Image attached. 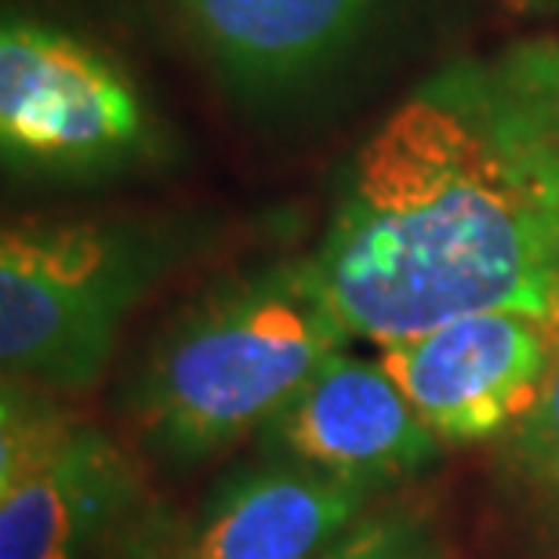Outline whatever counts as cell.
<instances>
[{"label": "cell", "instance_id": "obj_11", "mask_svg": "<svg viewBox=\"0 0 559 559\" xmlns=\"http://www.w3.org/2000/svg\"><path fill=\"white\" fill-rule=\"evenodd\" d=\"M421 545V527L407 512L367 516L317 559H407Z\"/></svg>", "mask_w": 559, "mask_h": 559}, {"label": "cell", "instance_id": "obj_1", "mask_svg": "<svg viewBox=\"0 0 559 559\" xmlns=\"http://www.w3.org/2000/svg\"><path fill=\"white\" fill-rule=\"evenodd\" d=\"M309 259L371 345L468 312L559 320V37L425 76L342 167Z\"/></svg>", "mask_w": 559, "mask_h": 559}, {"label": "cell", "instance_id": "obj_4", "mask_svg": "<svg viewBox=\"0 0 559 559\" xmlns=\"http://www.w3.org/2000/svg\"><path fill=\"white\" fill-rule=\"evenodd\" d=\"M0 150L33 175H109L164 160V120L114 55L37 19L0 29Z\"/></svg>", "mask_w": 559, "mask_h": 559}, {"label": "cell", "instance_id": "obj_12", "mask_svg": "<svg viewBox=\"0 0 559 559\" xmlns=\"http://www.w3.org/2000/svg\"><path fill=\"white\" fill-rule=\"evenodd\" d=\"M175 527H178V520L160 506L153 516H145L139 527H131L128 534H120L117 542L103 545V549H95L84 559H164Z\"/></svg>", "mask_w": 559, "mask_h": 559}, {"label": "cell", "instance_id": "obj_3", "mask_svg": "<svg viewBox=\"0 0 559 559\" xmlns=\"http://www.w3.org/2000/svg\"><path fill=\"white\" fill-rule=\"evenodd\" d=\"M171 262L160 229L109 218H29L0 240L4 378L84 393L103 378L120 323Z\"/></svg>", "mask_w": 559, "mask_h": 559}, {"label": "cell", "instance_id": "obj_9", "mask_svg": "<svg viewBox=\"0 0 559 559\" xmlns=\"http://www.w3.org/2000/svg\"><path fill=\"white\" fill-rule=\"evenodd\" d=\"M374 490L270 457L226 476L178 523L164 559H317L345 538Z\"/></svg>", "mask_w": 559, "mask_h": 559}, {"label": "cell", "instance_id": "obj_5", "mask_svg": "<svg viewBox=\"0 0 559 559\" xmlns=\"http://www.w3.org/2000/svg\"><path fill=\"white\" fill-rule=\"evenodd\" d=\"M160 509L124 447L4 378L0 559H84Z\"/></svg>", "mask_w": 559, "mask_h": 559}, {"label": "cell", "instance_id": "obj_10", "mask_svg": "<svg viewBox=\"0 0 559 559\" xmlns=\"http://www.w3.org/2000/svg\"><path fill=\"white\" fill-rule=\"evenodd\" d=\"M506 462L531 495L559 509V356L538 407L506 436Z\"/></svg>", "mask_w": 559, "mask_h": 559}, {"label": "cell", "instance_id": "obj_13", "mask_svg": "<svg viewBox=\"0 0 559 559\" xmlns=\"http://www.w3.org/2000/svg\"><path fill=\"white\" fill-rule=\"evenodd\" d=\"M520 19H559V0H501Z\"/></svg>", "mask_w": 559, "mask_h": 559}, {"label": "cell", "instance_id": "obj_8", "mask_svg": "<svg viewBox=\"0 0 559 559\" xmlns=\"http://www.w3.org/2000/svg\"><path fill=\"white\" fill-rule=\"evenodd\" d=\"M229 92L262 103L331 73L396 0H171Z\"/></svg>", "mask_w": 559, "mask_h": 559}, {"label": "cell", "instance_id": "obj_6", "mask_svg": "<svg viewBox=\"0 0 559 559\" xmlns=\"http://www.w3.org/2000/svg\"><path fill=\"white\" fill-rule=\"evenodd\" d=\"M559 356V320L527 312H468L411 338L378 345L440 443L506 440L538 407Z\"/></svg>", "mask_w": 559, "mask_h": 559}, {"label": "cell", "instance_id": "obj_14", "mask_svg": "<svg viewBox=\"0 0 559 559\" xmlns=\"http://www.w3.org/2000/svg\"><path fill=\"white\" fill-rule=\"evenodd\" d=\"M407 559H440V556H436V552H429V549H425V545H418V549L411 552Z\"/></svg>", "mask_w": 559, "mask_h": 559}, {"label": "cell", "instance_id": "obj_2", "mask_svg": "<svg viewBox=\"0 0 559 559\" xmlns=\"http://www.w3.org/2000/svg\"><path fill=\"white\" fill-rule=\"evenodd\" d=\"M353 342L312 259H276L200 290L156 334L124 415L164 462H204L262 432Z\"/></svg>", "mask_w": 559, "mask_h": 559}, {"label": "cell", "instance_id": "obj_7", "mask_svg": "<svg viewBox=\"0 0 559 559\" xmlns=\"http://www.w3.org/2000/svg\"><path fill=\"white\" fill-rule=\"evenodd\" d=\"M270 457L382 490L421 473L440 454V436L418 418L382 360L331 353L262 425Z\"/></svg>", "mask_w": 559, "mask_h": 559}]
</instances>
